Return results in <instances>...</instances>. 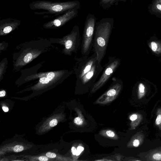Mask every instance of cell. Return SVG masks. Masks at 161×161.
I'll return each mask as SVG.
<instances>
[{
	"instance_id": "1",
	"label": "cell",
	"mask_w": 161,
	"mask_h": 161,
	"mask_svg": "<svg viewBox=\"0 0 161 161\" xmlns=\"http://www.w3.org/2000/svg\"><path fill=\"white\" fill-rule=\"evenodd\" d=\"M76 59L74 69L76 77V87L79 90H87L96 82L103 67L95 53L90 56H82Z\"/></svg>"
},
{
	"instance_id": "2",
	"label": "cell",
	"mask_w": 161,
	"mask_h": 161,
	"mask_svg": "<svg viewBox=\"0 0 161 161\" xmlns=\"http://www.w3.org/2000/svg\"><path fill=\"white\" fill-rule=\"evenodd\" d=\"M39 67L38 65L33 67L25 75V83L39 79L36 84L25 89L37 92L51 89L62 83L73 73V72L66 69L37 72L36 70Z\"/></svg>"
},
{
	"instance_id": "3",
	"label": "cell",
	"mask_w": 161,
	"mask_h": 161,
	"mask_svg": "<svg viewBox=\"0 0 161 161\" xmlns=\"http://www.w3.org/2000/svg\"><path fill=\"white\" fill-rule=\"evenodd\" d=\"M51 44L50 40L44 39L21 44L13 54V70L19 71L41 54L47 52Z\"/></svg>"
},
{
	"instance_id": "4",
	"label": "cell",
	"mask_w": 161,
	"mask_h": 161,
	"mask_svg": "<svg viewBox=\"0 0 161 161\" xmlns=\"http://www.w3.org/2000/svg\"><path fill=\"white\" fill-rule=\"evenodd\" d=\"M114 23L113 18L106 17L96 23L92 47L100 63L105 56Z\"/></svg>"
},
{
	"instance_id": "5",
	"label": "cell",
	"mask_w": 161,
	"mask_h": 161,
	"mask_svg": "<svg viewBox=\"0 0 161 161\" xmlns=\"http://www.w3.org/2000/svg\"><path fill=\"white\" fill-rule=\"evenodd\" d=\"M96 23L95 15L89 14L85 20L82 33L81 45L82 56L88 55L92 47Z\"/></svg>"
},
{
	"instance_id": "6",
	"label": "cell",
	"mask_w": 161,
	"mask_h": 161,
	"mask_svg": "<svg viewBox=\"0 0 161 161\" xmlns=\"http://www.w3.org/2000/svg\"><path fill=\"white\" fill-rule=\"evenodd\" d=\"M56 40L51 42L62 45L64 47L62 52L64 54L70 56L73 53H76L81 43L79 27L77 25H75L69 34Z\"/></svg>"
},
{
	"instance_id": "7",
	"label": "cell",
	"mask_w": 161,
	"mask_h": 161,
	"mask_svg": "<svg viewBox=\"0 0 161 161\" xmlns=\"http://www.w3.org/2000/svg\"><path fill=\"white\" fill-rule=\"evenodd\" d=\"M32 8L46 10L52 13H62L73 9H79L80 4L78 0L64 2L38 1L33 3Z\"/></svg>"
},
{
	"instance_id": "8",
	"label": "cell",
	"mask_w": 161,
	"mask_h": 161,
	"mask_svg": "<svg viewBox=\"0 0 161 161\" xmlns=\"http://www.w3.org/2000/svg\"><path fill=\"white\" fill-rule=\"evenodd\" d=\"M108 60V62L104 66L100 77L92 87V92L96 91L105 85L120 64L121 60L119 58L109 56Z\"/></svg>"
},
{
	"instance_id": "9",
	"label": "cell",
	"mask_w": 161,
	"mask_h": 161,
	"mask_svg": "<svg viewBox=\"0 0 161 161\" xmlns=\"http://www.w3.org/2000/svg\"><path fill=\"white\" fill-rule=\"evenodd\" d=\"M78 10L73 9L69 10L63 15L44 25L46 28H53L62 26L77 15Z\"/></svg>"
},
{
	"instance_id": "10",
	"label": "cell",
	"mask_w": 161,
	"mask_h": 161,
	"mask_svg": "<svg viewBox=\"0 0 161 161\" xmlns=\"http://www.w3.org/2000/svg\"><path fill=\"white\" fill-rule=\"evenodd\" d=\"M60 116L59 114L54 115L47 119L40 127L39 131L42 133L48 131L56 126L59 121Z\"/></svg>"
},
{
	"instance_id": "11",
	"label": "cell",
	"mask_w": 161,
	"mask_h": 161,
	"mask_svg": "<svg viewBox=\"0 0 161 161\" xmlns=\"http://www.w3.org/2000/svg\"><path fill=\"white\" fill-rule=\"evenodd\" d=\"M147 10L151 14L161 18V0H153L148 5Z\"/></svg>"
},
{
	"instance_id": "12",
	"label": "cell",
	"mask_w": 161,
	"mask_h": 161,
	"mask_svg": "<svg viewBox=\"0 0 161 161\" xmlns=\"http://www.w3.org/2000/svg\"><path fill=\"white\" fill-rule=\"evenodd\" d=\"M148 46L154 54L161 55V41L157 39H153L149 42Z\"/></svg>"
},
{
	"instance_id": "13",
	"label": "cell",
	"mask_w": 161,
	"mask_h": 161,
	"mask_svg": "<svg viewBox=\"0 0 161 161\" xmlns=\"http://www.w3.org/2000/svg\"><path fill=\"white\" fill-rule=\"evenodd\" d=\"M127 0H100L99 5L104 9H107L113 5H117L120 2H125ZM133 0H131L132 1Z\"/></svg>"
},
{
	"instance_id": "14",
	"label": "cell",
	"mask_w": 161,
	"mask_h": 161,
	"mask_svg": "<svg viewBox=\"0 0 161 161\" xmlns=\"http://www.w3.org/2000/svg\"><path fill=\"white\" fill-rule=\"evenodd\" d=\"M18 24L15 23H8L0 25V35H3L10 32L17 26Z\"/></svg>"
},
{
	"instance_id": "15",
	"label": "cell",
	"mask_w": 161,
	"mask_h": 161,
	"mask_svg": "<svg viewBox=\"0 0 161 161\" xmlns=\"http://www.w3.org/2000/svg\"><path fill=\"white\" fill-rule=\"evenodd\" d=\"M8 61L6 58H4L0 63V81L3 79V75L7 68Z\"/></svg>"
},
{
	"instance_id": "16",
	"label": "cell",
	"mask_w": 161,
	"mask_h": 161,
	"mask_svg": "<svg viewBox=\"0 0 161 161\" xmlns=\"http://www.w3.org/2000/svg\"><path fill=\"white\" fill-rule=\"evenodd\" d=\"M143 82H139L138 85V96L141 98L144 95L146 88V85Z\"/></svg>"
},
{
	"instance_id": "17",
	"label": "cell",
	"mask_w": 161,
	"mask_h": 161,
	"mask_svg": "<svg viewBox=\"0 0 161 161\" xmlns=\"http://www.w3.org/2000/svg\"><path fill=\"white\" fill-rule=\"evenodd\" d=\"M49 158L46 156H41L38 157H36L35 158H31V160H39L40 161H47L51 159H49Z\"/></svg>"
},
{
	"instance_id": "18",
	"label": "cell",
	"mask_w": 161,
	"mask_h": 161,
	"mask_svg": "<svg viewBox=\"0 0 161 161\" xmlns=\"http://www.w3.org/2000/svg\"><path fill=\"white\" fill-rule=\"evenodd\" d=\"M24 150V147L20 145H17L14 146L13 148L11 149L12 150L15 152H19L23 151Z\"/></svg>"
},
{
	"instance_id": "19",
	"label": "cell",
	"mask_w": 161,
	"mask_h": 161,
	"mask_svg": "<svg viewBox=\"0 0 161 161\" xmlns=\"http://www.w3.org/2000/svg\"><path fill=\"white\" fill-rule=\"evenodd\" d=\"M74 122L77 125H81L83 123L82 119L79 117H76L74 119Z\"/></svg>"
},
{
	"instance_id": "20",
	"label": "cell",
	"mask_w": 161,
	"mask_h": 161,
	"mask_svg": "<svg viewBox=\"0 0 161 161\" xmlns=\"http://www.w3.org/2000/svg\"><path fill=\"white\" fill-rule=\"evenodd\" d=\"M45 156L52 159L55 158L57 157V155L56 153L51 152H48L47 153L45 154Z\"/></svg>"
},
{
	"instance_id": "21",
	"label": "cell",
	"mask_w": 161,
	"mask_h": 161,
	"mask_svg": "<svg viewBox=\"0 0 161 161\" xmlns=\"http://www.w3.org/2000/svg\"><path fill=\"white\" fill-rule=\"evenodd\" d=\"M153 158L156 160H161V153H156L154 154L153 156Z\"/></svg>"
},
{
	"instance_id": "22",
	"label": "cell",
	"mask_w": 161,
	"mask_h": 161,
	"mask_svg": "<svg viewBox=\"0 0 161 161\" xmlns=\"http://www.w3.org/2000/svg\"><path fill=\"white\" fill-rule=\"evenodd\" d=\"M156 124L158 125L161 123V114H159L158 115L155 121Z\"/></svg>"
},
{
	"instance_id": "23",
	"label": "cell",
	"mask_w": 161,
	"mask_h": 161,
	"mask_svg": "<svg viewBox=\"0 0 161 161\" xmlns=\"http://www.w3.org/2000/svg\"><path fill=\"white\" fill-rule=\"evenodd\" d=\"M106 134L109 137H113L115 136L114 133L112 131L108 130L106 131Z\"/></svg>"
},
{
	"instance_id": "24",
	"label": "cell",
	"mask_w": 161,
	"mask_h": 161,
	"mask_svg": "<svg viewBox=\"0 0 161 161\" xmlns=\"http://www.w3.org/2000/svg\"><path fill=\"white\" fill-rule=\"evenodd\" d=\"M139 141L138 139H135L133 142V145L135 147H137L139 146Z\"/></svg>"
},
{
	"instance_id": "25",
	"label": "cell",
	"mask_w": 161,
	"mask_h": 161,
	"mask_svg": "<svg viewBox=\"0 0 161 161\" xmlns=\"http://www.w3.org/2000/svg\"><path fill=\"white\" fill-rule=\"evenodd\" d=\"M137 118V116L135 114L131 115L130 117V119L131 121H134L136 120Z\"/></svg>"
},
{
	"instance_id": "26",
	"label": "cell",
	"mask_w": 161,
	"mask_h": 161,
	"mask_svg": "<svg viewBox=\"0 0 161 161\" xmlns=\"http://www.w3.org/2000/svg\"><path fill=\"white\" fill-rule=\"evenodd\" d=\"M84 150V148L82 146H78L77 148V152L80 153L82 152Z\"/></svg>"
},
{
	"instance_id": "27",
	"label": "cell",
	"mask_w": 161,
	"mask_h": 161,
	"mask_svg": "<svg viewBox=\"0 0 161 161\" xmlns=\"http://www.w3.org/2000/svg\"><path fill=\"white\" fill-rule=\"evenodd\" d=\"M71 152L73 155H76L77 152V149L74 147H72L71 149Z\"/></svg>"
},
{
	"instance_id": "28",
	"label": "cell",
	"mask_w": 161,
	"mask_h": 161,
	"mask_svg": "<svg viewBox=\"0 0 161 161\" xmlns=\"http://www.w3.org/2000/svg\"><path fill=\"white\" fill-rule=\"evenodd\" d=\"M6 91L4 90H1L0 92V97H3L5 96L6 95Z\"/></svg>"
},
{
	"instance_id": "29",
	"label": "cell",
	"mask_w": 161,
	"mask_h": 161,
	"mask_svg": "<svg viewBox=\"0 0 161 161\" xmlns=\"http://www.w3.org/2000/svg\"><path fill=\"white\" fill-rule=\"evenodd\" d=\"M2 109L5 112H8L9 110L8 108L5 106L2 107Z\"/></svg>"
}]
</instances>
